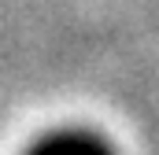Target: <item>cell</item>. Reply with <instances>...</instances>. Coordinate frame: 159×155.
<instances>
[]
</instances>
